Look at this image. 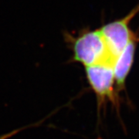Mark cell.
<instances>
[{
    "mask_svg": "<svg viewBox=\"0 0 139 139\" xmlns=\"http://www.w3.org/2000/svg\"><path fill=\"white\" fill-rule=\"evenodd\" d=\"M69 39L73 61L83 64L85 67L104 63L113 66V60L100 30H84L77 36H70Z\"/></svg>",
    "mask_w": 139,
    "mask_h": 139,
    "instance_id": "1",
    "label": "cell"
},
{
    "mask_svg": "<svg viewBox=\"0 0 139 139\" xmlns=\"http://www.w3.org/2000/svg\"><path fill=\"white\" fill-rule=\"evenodd\" d=\"M138 13L139 5L124 17L107 23L100 29L113 63L135 35L130 29L129 24Z\"/></svg>",
    "mask_w": 139,
    "mask_h": 139,
    "instance_id": "2",
    "label": "cell"
},
{
    "mask_svg": "<svg viewBox=\"0 0 139 139\" xmlns=\"http://www.w3.org/2000/svg\"><path fill=\"white\" fill-rule=\"evenodd\" d=\"M85 73L90 87L98 99H114L115 80L111 64L104 63L86 67Z\"/></svg>",
    "mask_w": 139,
    "mask_h": 139,
    "instance_id": "3",
    "label": "cell"
},
{
    "mask_svg": "<svg viewBox=\"0 0 139 139\" xmlns=\"http://www.w3.org/2000/svg\"><path fill=\"white\" fill-rule=\"evenodd\" d=\"M138 39V36L135 35L121 53L114 60L113 70L115 84L118 89L124 86L126 78L131 70Z\"/></svg>",
    "mask_w": 139,
    "mask_h": 139,
    "instance_id": "4",
    "label": "cell"
},
{
    "mask_svg": "<svg viewBox=\"0 0 139 139\" xmlns=\"http://www.w3.org/2000/svg\"><path fill=\"white\" fill-rule=\"evenodd\" d=\"M8 137H9V135H4L3 137L0 138V139H5V138H7Z\"/></svg>",
    "mask_w": 139,
    "mask_h": 139,
    "instance_id": "5",
    "label": "cell"
}]
</instances>
